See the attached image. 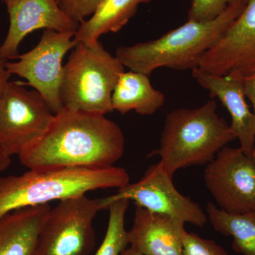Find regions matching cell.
<instances>
[{
	"label": "cell",
	"instance_id": "1",
	"mask_svg": "<svg viewBox=\"0 0 255 255\" xmlns=\"http://www.w3.org/2000/svg\"><path fill=\"white\" fill-rule=\"evenodd\" d=\"M125 144L122 128L105 115L63 108L18 156L28 169L105 168L123 157Z\"/></svg>",
	"mask_w": 255,
	"mask_h": 255
},
{
	"label": "cell",
	"instance_id": "2",
	"mask_svg": "<svg viewBox=\"0 0 255 255\" xmlns=\"http://www.w3.org/2000/svg\"><path fill=\"white\" fill-rule=\"evenodd\" d=\"M247 1L236 0L214 19L187 20L182 26L157 39L119 47L116 57L126 68L148 76L161 68L177 70L199 68L204 55L239 16Z\"/></svg>",
	"mask_w": 255,
	"mask_h": 255
},
{
	"label": "cell",
	"instance_id": "3",
	"mask_svg": "<svg viewBox=\"0 0 255 255\" xmlns=\"http://www.w3.org/2000/svg\"><path fill=\"white\" fill-rule=\"evenodd\" d=\"M230 125L217 112L214 99L195 109L179 108L166 117L158 148L162 168L173 177L179 169L209 164L236 140Z\"/></svg>",
	"mask_w": 255,
	"mask_h": 255
},
{
	"label": "cell",
	"instance_id": "4",
	"mask_svg": "<svg viewBox=\"0 0 255 255\" xmlns=\"http://www.w3.org/2000/svg\"><path fill=\"white\" fill-rule=\"evenodd\" d=\"M130 183L125 169H28L21 175L0 177V218L16 210L86 195L97 189L123 188Z\"/></svg>",
	"mask_w": 255,
	"mask_h": 255
},
{
	"label": "cell",
	"instance_id": "5",
	"mask_svg": "<svg viewBox=\"0 0 255 255\" xmlns=\"http://www.w3.org/2000/svg\"><path fill=\"white\" fill-rule=\"evenodd\" d=\"M124 68L100 41L92 46L78 43L63 66V108L97 115L112 112V94Z\"/></svg>",
	"mask_w": 255,
	"mask_h": 255
},
{
	"label": "cell",
	"instance_id": "6",
	"mask_svg": "<svg viewBox=\"0 0 255 255\" xmlns=\"http://www.w3.org/2000/svg\"><path fill=\"white\" fill-rule=\"evenodd\" d=\"M104 209L103 198L82 195L60 201L42 225L35 255L90 254L95 246L93 221Z\"/></svg>",
	"mask_w": 255,
	"mask_h": 255
},
{
	"label": "cell",
	"instance_id": "7",
	"mask_svg": "<svg viewBox=\"0 0 255 255\" xmlns=\"http://www.w3.org/2000/svg\"><path fill=\"white\" fill-rule=\"evenodd\" d=\"M75 34L73 32L43 30L34 48L18 55L16 61H6L10 74L25 79L26 85L42 96L55 114L63 108L60 100L63 60L78 43Z\"/></svg>",
	"mask_w": 255,
	"mask_h": 255
},
{
	"label": "cell",
	"instance_id": "8",
	"mask_svg": "<svg viewBox=\"0 0 255 255\" xmlns=\"http://www.w3.org/2000/svg\"><path fill=\"white\" fill-rule=\"evenodd\" d=\"M55 114L36 90L10 82L0 105V147L18 155L48 130Z\"/></svg>",
	"mask_w": 255,
	"mask_h": 255
},
{
	"label": "cell",
	"instance_id": "9",
	"mask_svg": "<svg viewBox=\"0 0 255 255\" xmlns=\"http://www.w3.org/2000/svg\"><path fill=\"white\" fill-rule=\"evenodd\" d=\"M204 180L220 209L230 214L255 211V159L241 147H223L206 164Z\"/></svg>",
	"mask_w": 255,
	"mask_h": 255
},
{
	"label": "cell",
	"instance_id": "10",
	"mask_svg": "<svg viewBox=\"0 0 255 255\" xmlns=\"http://www.w3.org/2000/svg\"><path fill=\"white\" fill-rule=\"evenodd\" d=\"M125 199L136 206L167 215L198 227L208 222L207 214L197 203L182 195L174 187L172 177L160 164H152L141 179L118 189L115 194L103 198L106 209L114 201Z\"/></svg>",
	"mask_w": 255,
	"mask_h": 255
},
{
	"label": "cell",
	"instance_id": "11",
	"mask_svg": "<svg viewBox=\"0 0 255 255\" xmlns=\"http://www.w3.org/2000/svg\"><path fill=\"white\" fill-rule=\"evenodd\" d=\"M206 73L243 80L255 73V0L241 14L201 59Z\"/></svg>",
	"mask_w": 255,
	"mask_h": 255
},
{
	"label": "cell",
	"instance_id": "12",
	"mask_svg": "<svg viewBox=\"0 0 255 255\" xmlns=\"http://www.w3.org/2000/svg\"><path fill=\"white\" fill-rule=\"evenodd\" d=\"M9 26L0 45V59L18 56V48L26 36L38 29L76 33L80 23L69 17L55 0H20L6 6Z\"/></svg>",
	"mask_w": 255,
	"mask_h": 255
},
{
	"label": "cell",
	"instance_id": "13",
	"mask_svg": "<svg viewBox=\"0 0 255 255\" xmlns=\"http://www.w3.org/2000/svg\"><path fill=\"white\" fill-rule=\"evenodd\" d=\"M192 76L211 98H217L226 107L231 118L230 125L240 147L248 155H253L255 147V114L247 104L243 80L224 75H214L193 69Z\"/></svg>",
	"mask_w": 255,
	"mask_h": 255
},
{
	"label": "cell",
	"instance_id": "14",
	"mask_svg": "<svg viewBox=\"0 0 255 255\" xmlns=\"http://www.w3.org/2000/svg\"><path fill=\"white\" fill-rule=\"evenodd\" d=\"M184 224L167 215L135 206L133 224L128 231L129 245L142 255H182Z\"/></svg>",
	"mask_w": 255,
	"mask_h": 255
},
{
	"label": "cell",
	"instance_id": "15",
	"mask_svg": "<svg viewBox=\"0 0 255 255\" xmlns=\"http://www.w3.org/2000/svg\"><path fill=\"white\" fill-rule=\"evenodd\" d=\"M50 209V204L24 208L0 218V255H35Z\"/></svg>",
	"mask_w": 255,
	"mask_h": 255
},
{
	"label": "cell",
	"instance_id": "16",
	"mask_svg": "<svg viewBox=\"0 0 255 255\" xmlns=\"http://www.w3.org/2000/svg\"><path fill=\"white\" fill-rule=\"evenodd\" d=\"M164 102L165 96L152 87L148 75L131 70L119 77L112 97L113 110L122 114L134 111L142 116L152 115Z\"/></svg>",
	"mask_w": 255,
	"mask_h": 255
},
{
	"label": "cell",
	"instance_id": "17",
	"mask_svg": "<svg viewBox=\"0 0 255 255\" xmlns=\"http://www.w3.org/2000/svg\"><path fill=\"white\" fill-rule=\"evenodd\" d=\"M152 0H102L90 18L80 23L75 34L78 43L95 45L102 35L119 31L136 14L139 5Z\"/></svg>",
	"mask_w": 255,
	"mask_h": 255
},
{
	"label": "cell",
	"instance_id": "18",
	"mask_svg": "<svg viewBox=\"0 0 255 255\" xmlns=\"http://www.w3.org/2000/svg\"><path fill=\"white\" fill-rule=\"evenodd\" d=\"M206 213L215 231L233 238L235 251L243 255H255V211L230 214L209 202Z\"/></svg>",
	"mask_w": 255,
	"mask_h": 255
},
{
	"label": "cell",
	"instance_id": "19",
	"mask_svg": "<svg viewBox=\"0 0 255 255\" xmlns=\"http://www.w3.org/2000/svg\"><path fill=\"white\" fill-rule=\"evenodd\" d=\"M129 200L114 201L109 206L110 218L103 242L95 255H122L128 243L125 218Z\"/></svg>",
	"mask_w": 255,
	"mask_h": 255
},
{
	"label": "cell",
	"instance_id": "20",
	"mask_svg": "<svg viewBox=\"0 0 255 255\" xmlns=\"http://www.w3.org/2000/svg\"><path fill=\"white\" fill-rule=\"evenodd\" d=\"M236 0H192L187 20L206 21L214 19L222 14Z\"/></svg>",
	"mask_w": 255,
	"mask_h": 255
},
{
	"label": "cell",
	"instance_id": "21",
	"mask_svg": "<svg viewBox=\"0 0 255 255\" xmlns=\"http://www.w3.org/2000/svg\"><path fill=\"white\" fill-rule=\"evenodd\" d=\"M182 255H229L222 247L211 241L198 236L196 233H184Z\"/></svg>",
	"mask_w": 255,
	"mask_h": 255
},
{
	"label": "cell",
	"instance_id": "22",
	"mask_svg": "<svg viewBox=\"0 0 255 255\" xmlns=\"http://www.w3.org/2000/svg\"><path fill=\"white\" fill-rule=\"evenodd\" d=\"M69 17L79 23L90 17L102 0H55Z\"/></svg>",
	"mask_w": 255,
	"mask_h": 255
},
{
	"label": "cell",
	"instance_id": "23",
	"mask_svg": "<svg viewBox=\"0 0 255 255\" xmlns=\"http://www.w3.org/2000/svg\"><path fill=\"white\" fill-rule=\"evenodd\" d=\"M11 76L6 68V60L0 59V105L9 86Z\"/></svg>",
	"mask_w": 255,
	"mask_h": 255
},
{
	"label": "cell",
	"instance_id": "24",
	"mask_svg": "<svg viewBox=\"0 0 255 255\" xmlns=\"http://www.w3.org/2000/svg\"><path fill=\"white\" fill-rule=\"evenodd\" d=\"M245 95L253 105L255 114V73L243 80Z\"/></svg>",
	"mask_w": 255,
	"mask_h": 255
},
{
	"label": "cell",
	"instance_id": "25",
	"mask_svg": "<svg viewBox=\"0 0 255 255\" xmlns=\"http://www.w3.org/2000/svg\"><path fill=\"white\" fill-rule=\"evenodd\" d=\"M11 162V157L6 155L4 151L0 147V173L9 167Z\"/></svg>",
	"mask_w": 255,
	"mask_h": 255
},
{
	"label": "cell",
	"instance_id": "26",
	"mask_svg": "<svg viewBox=\"0 0 255 255\" xmlns=\"http://www.w3.org/2000/svg\"><path fill=\"white\" fill-rule=\"evenodd\" d=\"M122 255H142L141 254H140V253H137V251H135V250L132 249L131 248H127V249L125 250L122 253Z\"/></svg>",
	"mask_w": 255,
	"mask_h": 255
},
{
	"label": "cell",
	"instance_id": "27",
	"mask_svg": "<svg viewBox=\"0 0 255 255\" xmlns=\"http://www.w3.org/2000/svg\"><path fill=\"white\" fill-rule=\"evenodd\" d=\"M18 1H20V0H4L6 6H9V5L15 4V3L18 2Z\"/></svg>",
	"mask_w": 255,
	"mask_h": 255
},
{
	"label": "cell",
	"instance_id": "28",
	"mask_svg": "<svg viewBox=\"0 0 255 255\" xmlns=\"http://www.w3.org/2000/svg\"><path fill=\"white\" fill-rule=\"evenodd\" d=\"M253 157H254V158L255 159V148H254V150H253Z\"/></svg>",
	"mask_w": 255,
	"mask_h": 255
}]
</instances>
